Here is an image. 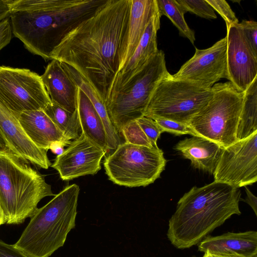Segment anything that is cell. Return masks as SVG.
Wrapping results in <instances>:
<instances>
[{
  "label": "cell",
  "instance_id": "obj_1",
  "mask_svg": "<svg viewBox=\"0 0 257 257\" xmlns=\"http://www.w3.org/2000/svg\"><path fill=\"white\" fill-rule=\"evenodd\" d=\"M131 0H108L70 32L51 60L64 63L86 79L104 103L117 74L127 31Z\"/></svg>",
  "mask_w": 257,
  "mask_h": 257
},
{
  "label": "cell",
  "instance_id": "obj_2",
  "mask_svg": "<svg viewBox=\"0 0 257 257\" xmlns=\"http://www.w3.org/2000/svg\"><path fill=\"white\" fill-rule=\"evenodd\" d=\"M108 0H9L13 35L44 60L82 22Z\"/></svg>",
  "mask_w": 257,
  "mask_h": 257
},
{
  "label": "cell",
  "instance_id": "obj_3",
  "mask_svg": "<svg viewBox=\"0 0 257 257\" xmlns=\"http://www.w3.org/2000/svg\"><path fill=\"white\" fill-rule=\"evenodd\" d=\"M239 188L213 181L193 187L177 203L168 223L167 236L178 249L198 244L233 215H239Z\"/></svg>",
  "mask_w": 257,
  "mask_h": 257
},
{
  "label": "cell",
  "instance_id": "obj_4",
  "mask_svg": "<svg viewBox=\"0 0 257 257\" xmlns=\"http://www.w3.org/2000/svg\"><path fill=\"white\" fill-rule=\"evenodd\" d=\"M79 186H66L48 203L37 208L14 244L31 257H49L63 246L75 226Z\"/></svg>",
  "mask_w": 257,
  "mask_h": 257
},
{
  "label": "cell",
  "instance_id": "obj_5",
  "mask_svg": "<svg viewBox=\"0 0 257 257\" xmlns=\"http://www.w3.org/2000/svg\"><path fill=\"white\" fill-rule=\"evenodd\" d=\"M44 176L8 148H0V207L5 224H20L35 213L39 202L55 196Z\"/></svg>",
  "mask_w": 257,
  "mask_h": 257
},
{
  "label": "cell",
  "instance_id": "obj_6",
  "mask_svg": "<svg viewBox=\"0 0 257 257\" xmlns=\"http://www.w3.org/2000/svg\"><path fill=\"white\" fill-rule=\"evenodd\" d=\"M169 73L165 54L159 50L124 85L109 94L105 105L119 134L127 123L144 116L156 87Z\"/></svg>",
  "mask_w": 257,
  "mask_h": 257
},
{
  "label": "cell",
  "instance_id": "obj_7",
  "mask_svg": "<svg viewBox=\"0 0 257 257\" xmlns=\"http://www.w3.org/2000/svg\"><path fill=\"white\" fill-rule=\"evenodd\" d=\"M212 88V97L191 118L188 125L197 136L225 148L237 141L244 92L238 90L230 81L216 83Z\"/></svg>",
  "mask_w": 257,
  "mask_h": 257
},
{
  "label": "cell",
  "instance_id": "obj_8",
  "mask_svg": "<svg viewBox=\"0 0 257 257\" xmlns=\"http://www.w3.org/2000/svg\"><path fill=\"white\" fill-rule=\"evenodd\" d=\"M213 95L212 87L202 88L191 82L175 79L169 73L156 87L144 116L152 119L161 118L188 124Z\"/></svg>",
  "mask_w": 257,
  "mask_h": 257
},
{
  "label": "cell",
  "instance_id": "obj_9",
  "mask_svg": "<svg viewBox=\"0 0 257 257\" xmlns=\"http://www.w3.org/2000/svg\"><path fill=\"white\" fill-rule=\"evenodd\" d=\"M167 161L163 151L121 143L103 163L105 173L113 183L128 187L146 186L160 177Z\"/></svg>",
  "mask_w": 257,
  "mask_h": 257
},
{
  "label": "cell",
  "instance_id": "obj_10",
  "mask_svg": "<svg viewBox=\"0 0 257 257\" xmlns=\"http://www.w3.org/2000/svg\"><path fill=\"white\" fill-rule=\"evenodd\" d=\"M0 100L18 117L51 103L41 76L29 69L0 66Z\"/></svg>",
  "mask_w": 257,
  "mask_h": 257
},
{
  "label": "cell",
  "instance_id": "obj_11",
  "mask_svg": "<svg viewBox=\"0 0 257 257\" xmlns=\"http://www.w3.org/2000/svg\"><path fill=\"white\" fill-rule=\"evenodd\" d=\"M213 175L214 181L237 188L255 183L257 132L223 148Z\"/></svg>",
  "mask_w": 257,
  "mask_h": 257
},
{
  "label": "cell",
  "instance_id": "obj_12",
  "mask_svg": "<svg viewBox=\"0 0 257 257\" xmlns=\"http://www.w3.org/2000/svg\"><path fill=\"white\" fill-rule=\"evenodd\" d=\"M226 49V37L208 48H196L192 57L172 75L173 77L202 88H211L220 79H227Z\"/></svg>",
  "mask_w": 257,
  "mask_h": 257
},
{
  "label": "cell",
  "instance_id": "obj_13",
  "mask_svg": "<svg viewBox=\"0 0 257 257\" xmlns=\"http://www.w3.org/2000/svg\"><path fill=\"white\" fill-rule=\"evenodd\" d=\"M227 79L244 92L257 78V52L246 38L239 23L226 26Z\"/></svg>",
  "mask_w": 257,
  "mask_h": 257
},
{
  "label": "cell",
  "instance_id": "obj_14",
  "mask_svg": "<svg viewBox=\"0 0 257 257\" xmlns=\"http://www.w3.org/2000/svg\"><path fill=\"white\" fill-rule=\"evenodd\" d=\"M106 152L91 143L83 133L71 141L62 154L57 156L51 167L62 180L68 181L87 175H94L101 169V161Z\"/></svg>",
  "mask_w": 257,
  "mask_h": 257
},
{
  "label": "cell",
  "instance_id": "obj_15",
  "mask_svg": "<svg viewBox=\"0 0 257 257\" xmlns=\"http://www.w3.org/2000/svg\"><path fill=\"white\" fill-rule=\"evenodd\" d=\"M0 133L6 148L21 159L44 169L51 166L47 151L31 141L23 130L18 117L1 100Z\"/></svg>",
  "mask_w": 257,
  "mask_h": 257
},
{
  "label": "cell",
  "instance_id": "obj_16",
  "mask_svg": "<svg viewBox=\"0 0 257 257\" xmlns=\"http://www.w3.org/2000/svg\"><path fill=\"white\" fill-rule=\"evenodd\" d=\"M41 76L51 102L74 113L77 109L78 87L65 64L51 60Z\"/></svg>",
  "mask_w": 257,
  "mask_h": 257
},
{
  "label": "cell",
  "instance_id": "obj_17",
  "mask_svg": "<svg viewBox=\"0 0 257 257\" xmlns=\"http://www.w3.org/2000/svg\"><path fill=\"white\" fill-rule=\"evenodd\" d=\"M198 250L204 253L236 257H255L257 256V232H228L217 236H208L198 244Z\"/></svg>",
  "mask_w": 257,
  "mask_h": 257
},
{
  "label": "cell",
  "instance_id": "obj_18",
  "mask_svg": "<svg viewBox=\"0 0 257 257\" xmlns=\"http://www.w3.org/2000/svg\"><path fill=\"white\" fill-rule=\"evenodd\" d=\"M18 120L28 138L40 149L48 151L56 143L68 146L71 142L43 110L24 111L20 114Z\"/></svg>",
  "mask_w": 257,
  "mask_h": 257
},
{
  "label": "cell",
  "instance_id": "obj_19",
  "mask_svg": "<svg viewBox=\"0 0 257 257\" xmlns=\"http://www.w3.org/2000/svg\"><path fill=\"white\" fill-rule=\"evenodd\" d=\"M160 18L159 13L152 18L134 53L116 74L109 94L124 85L135 73L157 53L159 50L157 35L160 28Z\"/></svg>",
  "mask_w": 257,
  "mask_h": 257
},
{
  "label": "cell",
  "instance_id": "obj_20",
  "mask_svg": "<svg viewBox=\"0 0 257 257\" xmlns=\"http://www.w3.org/2000/svg\"><path fill=\"white\" fill-rule=\"evenodd\" d=\"M158 13L156 0H131L125 44L118 72L134 53L152 18Z\"/></svg>",
  "mask_w": 257,
  "mask_h": 257
},
{
  "label": "cell",
  "instance_id": "obj_21",
  "mask_svg": "<svg viewBox=\"0 0 257 257\" xmlns=\"http://www.w3.org/2000/svg\"><path fill=\"white\" fill-rule=\"evenodd\" d=\"M174 149L190 160L194 168L213 174L223 148L205 138L192 136L180 141Z\"/></svg>",
  "mask_w": 257,
  "mask_h": 257
},
{
  "label": "cell",
  "instance_id": "obj_22",
  "mask_svg": "<svg viewBox=\"0 0 257 257\" xmlns=\"http://www.w3.org/2000/svg\"><path fill=\"white\" fill-rule=\"evenodd\" d=\"M77 110L83 135L107 154V138L103 124L90 100L79 87Z\"/></svg>",
  "mask_w": 257,
  "mask_h": 257
},
{
  "label": "cell",
  "instance_id": "obj_23",
  "mask_svg": "<svg viewBox=\"0 0 257 257\" xmlns=\"http://www.w3.org/2000/svg\"><path fill=\"white\" fill-rule=\"evenodd\" d=\"M244 92L236 132L237 141L244 139L257 132V78Z\"/></svg>",
  "mask_w": 257,
  "mask_h": 257
},
{
  "label": "cell",
  "instance_id": "obj_24",
  "mask_svg": "<svg viewBox=\"0 0 257 257\" xmlns=\"http://www.w3.org/2000/svg\"><path fill=\"white\" fill-rule=\"evenodd\" d=\"M43 110L69 141L77 139L82 134L77 109L71 113L51 102Z\"/></svg>",
  "mask_w": 257,
  "mask_h": 257
},
{
  "label": "cell",
  "instance_id": "obj_25",
  "mask_svg": "<svg viewBox=\"0 0 257 257\" xmlns=\"http://www.w3.org/2000/svg\"><path fill=\"white\" fill-rule=\"evenodd\" d=\"M160 16H166L178 29L181 36L194 45L195 33L186 22L184 14L175 0H156Z\"/></svg>",
  "mask_w": 257,
  "mask_h": 257
},
{
  "label": "cell",
  "instance_id": "obj_26",
  "mask_svg": "<svg viewBox=\"0 0 257 257\" xmlns=\"http://www.w3.org/2000/svg\"><path fill=\"white\" fill-rule=\"evenodd\" d=\"M185 14L187 12L207 19H215L214 10L206 0H175Z\"/></svg>",
  "mask_w": 257,
  "mask_h": 257
},
{
  "label": "cell",
  "instance_id": "obj_27",
  "mask_svg": "<svg viewBox=\"0 0 257 257\" xmlns=\"http://www.w3.org/2000/svg\"><path fill=\"white\" fill-rule=\"evenodd\" d=\"M121 133L126 143L148 148L153 147L136 120H132L124 125Z\"/></svg>",
  "mask_w": 257,
  "mask_h": 257
},
{
  "label": "cell",
  "instance_id": "obj_28",
  "mask_svg": "<svg viewBox=\"0 0 257 257\" xmlns=\"http://www.w3.org/2000/svg\"><path fill=\"white\" fill-rule=\"evenodd\" d=\"M153 120L159 125L163 132H167L177 136L190 135L197 136L188 124L161 118Z\"/></svg>",
  "mask_w": 257,
  "mask_h": 257
},
{
  "label": "cell",
  "instance_id": "obj_29",
  "mask_svg": "<svg viewBox=\"0 0 257 257\" xmlns=\"http://www.w3.org/2000/svg\"><path fill=\"white\" fill-rule=\"evenodd\" d=\"M138 124L144 132L152 145L154 148L158 147L157 142L163 131L156 122L144 116L136 119Z\"/></svg>",
  "mask_w": 257,
  "mask_h": 257
},
{
  "label": "cell",
  "instance_id": "obj_30",
  "mask_svg": "<svg viewBox=\"0 0 257 257\" xmlns=\"http://www.w3.org/2000/svg\"><path fill=\"white\" fill-rule=\"evenodd\" d=\"M214 11L217 12L225 21L226 26L238 23V19L230 6L224 0H206Z\"/></svg>",
  "mask_w": 257,
  "mask_h": 257
},
{
  "label": "cell",
  "instance_id": "obj_31",
  "mask_svg": "<svg viewBox=\"0 0 257 257\" xmlns=\"http://www.w3.org/2000/svg\"><path fill=\"white\" fill-rule=\"evenodd\" d=\"M239 25L251 47L257 52V22L243 20Z\"/></svg>",
  "mask_w": 257,
  "mask_h": 257
},
{
  "label": "cell",
  "instance_id": "obj_32",
  "mask_svg": "<svg viewBox=\"0 0 257 257\" xmlns=\"http://www.w3.org/2000/svg\"><path fill=\"white\" fill-rule=\"evenodd\" d=\"M13 32L10 18L0 22V51L11 42Z\"/></svg>",
  "mask_w": 257,
  "mask_h": 257
},
{
  "label": "cell",
  "instance_id": "obj_33",
  "mask_svg": "<svg viewBox=\"0 0 257 257\" xmlns=\"http://www.w3.org/2000/svg\"><path fill=\"white\" fill-rule=\"evenodd\" d=\"M0 257H31L14 244H8L0 240Z\"/></svg>",
  "mask_w": 257,
  "mask_h": 257
},
{
  "label": "cell",
  "instance_id": "obj_34",
  "mask_svg": "<svg viewBox=\"0 0 257 257\" xmlns=\"http://www.w3.org/2000/svg\"><path fill=\"white\" fill-rule=\"evenodd\" d=\"M246 193L245 199L240 198V201H242L248 204L252 209L254 213L257 216V198L250 191L247 186H244Z\"/></svg>",
  "mask_w": 257,
  "mask_h": 257
},
{
  "label": "cell",
  "instance_id": "obj_35",
  "mask_svg": "<svg viewBox=\"0 0 257 257\" xmlns=\"http://www.w3.org/2000/svg\"><path fill=\"white\" fill-rule=\"evenodd\" d=\"M10 14L9 0H0V22L9 17Z\"/></svg>",
  "mask_w": 257,
  "mask_h": 257
},
{
  "label": "cell",
  "instance_id": "obj_36",
  "mask_svg": "<svg viewBox=\"0 0 257 257\" xmlns=\"http://www.w3.org/2000/svg\"><path fill=\"white\" fill-rule=\"evenodd\" d=\"M65 145L61 143H56L53 144L50 148V150L55 154L60 155L63 153L64 151V147Z\"/></svg>",
  "mask_w": 257,
  "mask_h": 257
},
{
  "label": "cell",
  "instance_id": "obj_37",
  "mask_svg": "<svg viewBox=\"0 0 257 257\" xmlns=\"http://www.w3.org/2000/svg\"><path fill=\"white\" fill-rule=\"evenodd\" d=\"M203 257H236V256L230 255L216 254V253H209V252H205V253H204Z\"/></svg>",
  "mask_w": 257,
  "mask_h": 257
},
{
  "label": "cell",
  "instance_id": "obj_38",
  "mask_svg": "<svg viewBox=\"0 0 257 257\" xmlns=\"http://www.w3.org/2000/svg\"><path fill=\"white\" fill-rule=\"evenodd\" d=\"M6 143L5 142L0 133V148H6Z\"/></svg>",
  "mask_w": 257,
  "mask_h": 257
},
{
  "label": "cell",
  "instance_id": "obj_39",
  "mask_svg": "<svg viewBox=\"0 0 257 257\" xmlns=\"http://www.w3.org/2000/svg\"><path fill=\"white\" fill-rule=\"evenodd\" d=\"M4 224H5L4 217L3 211L0 207V225H2Z\"/></svg>",
  "mask_w": 257,
  "mask_h": 257
},
{
  "label": "cell",
  "instance_id": "obj_40",
  "mask_svg": "<svg viewBox=\"0 0 257 257\" xmlns=\"http://www.w3.org/2000/svg\"><path fill=\"white\" fill-rule=\"evenodd\" d=\"M193 257H196V256H193Z\"/></svg>",
  "mask_w": 257,
  "mask_h": 257
}]
</instances>
